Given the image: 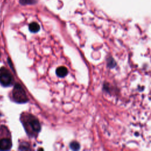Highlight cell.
Listing matches in <instances>:
<instances>
[{
	"label": "cell",
	"mask_w": 151,
	"mask_h": 151,
	"mask_svg": "<svg viewBox=\"0 0 151 151\" xmlns=\"http://www.w3.org/2000/svg\"><path fill=\"white\" fill-rule=\"evenodd\" d=\"M23 121V124L27 132L31 134L38 133L41 130V126L38 120L32 115H28Z\"/></svg>",
	"instance_id": "6da1fadb"
},
{
	"label": "cell",
	"mask_w": 151,
	"mask_h": 151,
	"mask_svg": "<svg viewBox=\"0 0 151 151\" xmlns=\"http://www.w3.org/2000/svg\"><path fill=\"white\" fill-rule=\"evenodd\" d=\"M13 99L17 103H24L28 101L25 91L19 84H16L12 91Z\"/></svg>",
	"instance_id": "7a4b0ae2"
},
{
	"label": "cell",
	"mask_w": 151,
	"mask_h": 151,
	"mask_svg": "<svg viewBox=\"0 0 151 151\" xmlns=\"http://www.w3.org/2000/svg\"><path fill=\"white\" fill-rule=\"evenodd\" d=\"M12 76L11 73L5 67L0 69V83L4 86H9L12 82Z\"/></svg>",
	"instance_id": "3957f363"
},
{
	"label": "cell",
	"mask_w": 151,
	"mask_h": 151,
	"mask_svg": "<svg viewBox=\"0 0 151 151\" xmlns=\"http://www.w3.org/2000/svg\"><path fill=\"white\" fill-rule=\"evenodd\" d=\"M12 147V142L9 138L0 139V150H8Z\"/></svg>",
	"instance_id": "277c9868"
},
{
	"label": "cell",
	"mask_w": 151,
	"mask_h": 151,
	"mask_svg": "<svg viewBox=\"0 0 151 151\" xmlns=\"http://www.w3.org/2000/svg\"><path fill=\"white\" fill-rule=\"evenodd\" d=\"M56 74L60 77H64L68 74V70L64 66L58 67L55 71Z\"/></svg>",
	"instance_id": "5b68a950"
},
{
	"label": "cell",
	"mask_w": 151,
	"mask_h": 151,
	"mask_svg": "<svg viewBox=\"0 0 151 151\" xmlns=\"http://www.w3.org/2000/svg\"><path fill=\"white\" fill-rule=\"evenodd\" d=\"M40 29V27L37 22H32L29 25V29L32 32H37Z\"/></svg>",
	"instance_id": "8992f818"
},
{
	"label": "cell",
	"mask_w": 151,
	"mask_h": 151,
	"mask_svg": "<svg viewBox=\"0 0 151 151\" xmlns=\"http://www.w3.org/2000/svg\"><path fill=\"white\" fill-rule=\"evenodd\" d=\"M70 147L71 148V149H72L73 150H77L80 149V145L78 142L74 141V142H72L70 144Z\"/></svg>",
	"instance_id": "52a82bcc"
},
{
	"label": "cell",
	"mask_w": 151,
	"mask_h": 151,
	"mask_svg": "<svg viewBox=\"0 0 151 151\" xmlns=\"http://www.w3.org/2000/svg\"><path fill=\"white\" fill-rule=\"evenodd\" d=\"M35 0H19V2L22 5H29L35 3Z\"/></svg>",
	"instance_id": "ba28073f"
},
{
	"label": "cell",
	"mask_w": 151,
	"mask_h": 151,
	"mask_svg": "<svg viewBox=\"0 0 151 151\" xmlns=\"http://www.w3.org/2000/svg\"><path fill=\"white\" fill-rule=\"evenodd\" d=\"M19 149V150H29L30 149L29 147V146L27 145V143H24V145H23V144L22 143Z\"/></svg>",
	"instance_id": "9c48e42d"
}]
</instances>
